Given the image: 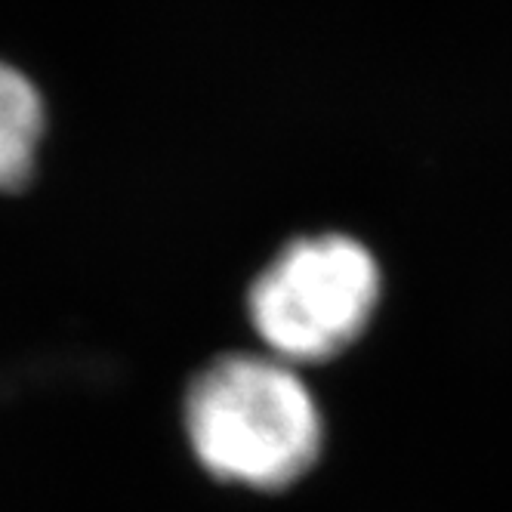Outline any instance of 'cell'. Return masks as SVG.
<instances>
[{
    "mask_svg": "<svg viewBox=\"0 0 512 512\" xmlns=\"http://www.w3.org/2000/svg\"><path fill=\"white\" fill-rule=\"evenodd\" d=\"M186 432L219 482L278 491L300 482L321 454V414L294 364L229 355L192 383Z\"/></svg>",
    "mask_w": 512,
    "mask_h": 512,
    "instance_id": "1",
    "label": "cell"
},
{
    "mask_svg": "<svg viewBox=\"0 0 512 512\" xmlns=\"http://www.w3.org/2000/svg\"><path fill=\"white\" fill-rule=\"evenodd\" d=\"M44 133V105L34 84L0 62V189L28 182Z\"/></svg>",
    "mask_w": 512,
    "mask_h": 512,
    "instance_id": "3",
    "label": "cell"
},
{
    "mask_svg": "<svg viewBox=\"0 0 512 512\" xmlns=\"http://www.w3.org/2000/svg\"><path fill=\"white\" fill-rule=\"evenodd\" d=\"M377 297L374 256L346 235H318L294 241L256 278L250 321L275 358L324 361L361 337Z\"/></svg>",
    "mask_w": 512,
    "mask_h": 512,
    "instance_id": "2",
    "label": "cell"
}]
</instances>
